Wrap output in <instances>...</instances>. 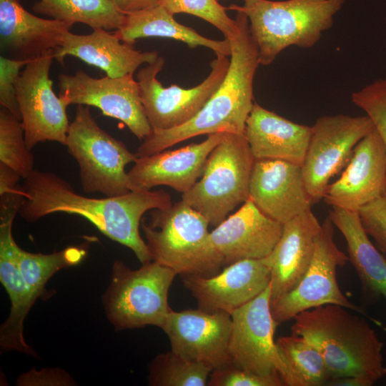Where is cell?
<instances>
[{"label":"cell","instance_id":"1","mask_svg":"<svg viewBox=\"0 0 386 386\" xmlns=\"http://www.w3.org/2000/svg\"><path fill=\"white\" fill-rule=\"evenodd\" d=\"M24 179V201L19 213L26 221L34 222L57 212L79 215L109 239L129 248L142 264L152 261L139 226L147 212L172 205L167 192L136 190L120 196L91 198L76 193L67 181L50 172L34 169Z\"/></svg>","mask_w":386,"mask_h":386},{"label":"cell","instance_id":"2","mask_svg":"<svg viewBox=\"0 0 386 386\" xmlns=\"http://www.w3.org/2000/svg\"><path fill=\"white\" fill-rule=\"evenodd\" d=\"M237 34L229 40L230 62L219 88L200 111L185 124L166 130H153L136 152L138 157L165 150L181 142L216 133L244 134L253 104V82L259 64L258 48L252 37L249 20L237 11Z\"/></svg>","mask_w":386,"mask_h":386},{"label":"cell","instance_id":"3","mask_svg":"<svg viewBox=\"0 0 386 386\" xmlns=\"http://www.w3.org/2000/svg\"><path fill=\"white\" fill-rule=\"evenodd\" d=\"M349 310L326 305L302 312L294 318L292 334L317 347L332 379L355 375L375 382L386 375L384 343L365 317Z\"/></svg>","mask_w":386,"mask_h":386},{"label":"cell","instance_id":"4","mask_svg":"<svg viewBox=\"0 0 386 386\" xmlns=\"http://www.w3.org/2000/svg\"><path fill=\"white\" fill-rule=\"evenodd\" d=\"M345 0H247L229 9L244 12L259 52V64H271L290 46L313 47L332 27Z\"/></svg>","mask_w":386,"mask_h":386},{"label":"cell","instance_id":"5","mask_svg":"<svg viewBox=\"0 0 386 386\" xmlns=\"http://www.w3.org/2000/svg\"><path fill=\"white\" fill-rule=\"evenodd\" d=\"M141 225L152 259L182 277H209L222 270L209 221L182 199L169 208L152 209L149 222Z\"/></svg>","mask_w":386,"mask_h":386},{"label":"cell","instance_id":"6","mask_svg":"<svg viewBox=\"0 0 386 386\" xmlns=\"http://www.w3.org/2000/svg\"><path fill=\"white\" fill-rule=\"evenodd\" d=\"M176 275L171 268L153 260L137 269L115 260L102 299L106 315L116 330L148 325L162 328L172 310L168 293Z\"/></svg>","mask_w":386,"mask_h":386},{"label":"cell","instance_id":"7","mask_svg":"<svg viewBox=\"0 0 386 386\" xmlns=\"http://www.w3.org/2000/svg\"><path fill=\"white\" fill-rule=\"evenodd\" d=\"M254 162L244 134L225 133L207 157L201 179L182 199L217 226L249 199Z\"/></svg>","mask_w":386,"mask_h":386},{"label":"cell","instance_id":"8","mask_svg":"<svg viewBox=\"0 0 386 386\" xmlns=\"http://www.w3.org/2000/svg\"><path fill=\"white\" fill-rule=\"evenodd\" d=\"M64 146L79 166L84 192L116 197L131 191L125 167L138 156L98 125L89 106L77 105Z\"/></svg>","mask_w":386,"mask_h":386},{"label":"cell","instance_id":"9","mask_svg":"<svg viewBox=\"0 0 386 386\" xmlns=\"http://www.w3.org/2000/svg\"><path fill=\"white\" fill-rule=\"evenodd\" d=\"M334 227L327 216L321 224L312 259L301 280L290 292L271 300L272 317L279 325L294 319L302 312L319 306L337 305L365 316L385 328L381 322L370 316L365 309L350 301L340 290L337 269L345 265L349 257L334 241Z\"/></svg>","mask_w":386,"mask_h":386},{"label":"cell","instance_id":"10","mask_svg":"<svg viewBox=\"0 0 386 386\" xmlns=\"http://www.w3.org/2000/svg\"><path fill=\"white\" fill-rule=\"evenodd\" d=\"M210 63L207 77L199 84L184 89L172 84L165 87L158 80L165 60L159 56L141 68L137 81L145 114L153 130H166L181 126L193 118L204 107L224 80L230 59L222 54Z\"/></svg>","mask_w":386,"mask_h":386},{"label":"cell","instance_id":"11","mask_svg":"<svg viewBox=\"0 0 386 386\" xmlns=\"http://www.w3.org/2000/svg\"><path fill=\"white\" fill-rule=\"evenodd\" d=\"M301 165L304 184L312 204L321 200L330 179L348 163L354 148L375 126L367 115L319 117Z\"/></svg>","mask_w":386,"mask_h":386},{"label":"cell","instance_id":"12","mask_svg":"<svg viewBox=\"0 0 386 386\" xmlns=\"http://www.w3.org/2000/svg\"><path fill=\"white\" fill-rule=\"evenodd\" d=\"M54 50L31 60L21 71L16 96L27 148L46 141L65 145L69 122L67 105L53 91L49 71Z\"/></svg>","mask_w":386,"mask_h":386},{"label":"cell","instance_id":"13","mask_svg":"<svg viewBox=\"0 0 386 386\" xmlns=\"http://www.w3.org/2000/svg\"><path fill=\"white\" fill-rule=\"evenodd\" d=\"M270 302L269 284L231 314L229 354L234 366L259 375H279L283 381L286 368L274 339L277 324Z\"/></svg>","mask_w":386,"mask_h":386},{"label":"cell","instance_id":"14","mask_svg":"<svg viewBox=\"0 0 386 386\" xmlns=\"http://www.w3.org/2000/svg\"><path fill=\"white\" fill-rule=\"evenodd\" d=\"M59 96L70 104L95 107L105 115L122 121L139 140L152 127L145 114L139 88L133 74L94 78L84 71L58 76Z\"/></svg>","mask_w":386,"mask_h":386},{"label":"cell","instance_id":"15","mask_svg":"<svg viewBox=\"0 0 386 386\" xmlns=\"http://www.w3.org/2000/svg\"><path fill=\"white\" fill-rule=\"evenodd\" d=\"M0 196V280L11 301L9 315L0 327L1 350H16L37 357L23 335L24 321L34 302L21 271L19 247L12 235L14 219L24 196L20 192Z\"/></svg>","mask_w":386,"mask_h":386},{"label":"cell","instance_id":"16","mask_svg":"<svg viewBox=\"0 0 386 386\" xmlns=\"http://www.w3.org/2000/svg\"><path fill=\"white\" fill-rule=\"evenodd\" d=\"M172 351L212 370L231 363L229 344L232 332L231 315L200 308L171 310L162 327Z\"/></svg>","mask_w":386,"mask_h":386},{"label":"cell","instance_id":"17","mask_svg":"<svg viewBox=\"0 0 386 386\" xmlns=\"http://www.w3.org/2000/svg\"><path fill=\"white\" fill-rule=\"evenodd\" d=\"M386 194V147L375 129L355 146L341 177L330 184L323 200L332 207L357 211Z\"/></svg>","mask_w":386,"mask_h":386},{"label":"cell","instance_id":"18","mask_svg":"<svg viewBox=\"0 0 386 386\" xmlns=\"http://www.w3.org/2000/svg\"><path fill=\"white\" fill-rule=\"evenodd\" d=\"M270 280L265 257L237 261L209 277H182L184 286L197 300L198 308L229 315L264 291Z\"/></svg>","mask_w":386,"mask_h":386},{"label":"cell","instance_id":"19","mask_svg":"<svg viewBox=\"0 0 386 386\" xmlns=\"http://www.w3.org/2000/svg\"><path fill=\"white\" fill-rule=\"evenodd\" d=\"M224 135L209 134L200 143L138 157L127 172L131 191H147L166 185L184 194L202 177L207 157Z\"/></svg>","mask_w":386,"mask_h":386},{"label":"cell","instance_id":"20","mask_svg":"<svg viewBox=\"0 0 386 386\" xmlns=\"http://www.w3.org/2000/svg\"><path fill=\"white\" fill-rule=\"evenodd\" d=\"M249 198L262 213L283 224L312 205L301 165L279 159H254Z\"/></svg>","mask_w":386,"mask_h":386},{"label":"cell","instance_id":"21","mask_svg":"<svg viewBox=\"0 0 386 386\" xmlns=\"http://www.w3.org/2000/svg\"><path fill=\"white\" fill-rule=\"evenodd\" d=\"M283 224L262 213L249 198L210 232L212 247L225 267L267 257L279 241Z\"/></svg>","mask_w":386,"mask_h":386},{"label":"cell","instance_id":"22","mask_svg":"<svg viewBox=\"0 0 386 386\" xmlns=\"http://www.w3.org/2000/svg\"><path fill=\"white\" fill-rule=\"evenodd\" d=\"M72 26L64 21L34 16L19 0H0L1 49L9 58L31 61L54 51Z\"/></svg>","mask_w":386,"mask_h":386},{"label":"cell","instance_id":"23","mask_svg":"<svg viewBox=\"0 0 386 386\" xmlns=\"http://www.w3.org/2000/svg\"><path fill=\"white\" fill-rule=\"evenodd\" d=\"M321 224L311 211L283 224L282 235L266 257L271 271V300L292 290L308 269Z\"/></svg>","mask_w":386,"mask_h":386},{"label":"cell","instance_id":"24","mask_svg":"<svg viewBox=\"0 0 386 386\" xmlns=\"http://www.w3.org/2000/svg\"><path fill=\"white\" fill-rule=\"evenodd\" d=\"M66 56L98 67L109 77L134 74L139 66L150 64L159 57L157 51L137 50L102 28L94 29L86 35L66 32L61 46L54 51V58L64 64Z\"/></svg>","mask_w":386,"mask_h":386},{"label":"cell","instance_id":"25","mask_svg":"<svg viewBox=\"0 0 386 386\" xmlns=\"http://www.w3.org/2000/svg\"><path fill=\"white\" fill-rule=\"evenodd\" d=\"M312 132L257 102L247 117L244 136L254 159H279L302 165Z\"/></svg>","mask_w":386,"mask_h":386},{"label":"cell","instance_id":"26","mask_svg":"<svg viewBox=\"0 0 386 386\" xmlns=\"http://www.w3.org/2000/svg\"><path fill=\"white\" fill-rule=\"evenodd\" d=\"M345 237L349 261L370 301L386 300V257L372 243L357 211L332 207L328 215Z\"/></svg>","mask_w":386,"mask_h":386},{"label":"cell","instance_id":"27","mask_svg":"<svg viewBox=\"0 0 386 386\" xmlns=\"http://www.w3.org/2000/svg\"><path fill=\"white\" fill-rule=\"evenodd\" d=\"M114 34L122 41L130 44L142 38H170L185 43L190 49L202 46L215 54L231 55L229 39L214 40L200 35L194 29L177 22L174 14L161 4L127 14L124 25Z\"/></svg>","mask_w":386,"mask_h":386},{"label":"cell","instance_id":"28","mask_svg":"<svg viewBox=\"0 0 386 386\" xmlns=\"http://www.w3.org/2000/svg\"><path fill=\"white\" fill-rule=\"evenodd\" d=\"M275 342L286 368L285 386L327 385L332 379L321 353L304 337L292 334Z\"/></svg>","mask_w":386,"mask_h":386},{"label":"cell","instance_id":"29","mask_svg":"<svg viewBox=\"0 0 386 386\" xmlns=\"http://www.w3.org/2000/svg\"><path fill=\"white\" fill-rule=\"evenodd\" d=\"M32 9L72 25L83 23L92 29L118 30L127 16L112 0H39Z\"/></svg>","mask_w":386,"mask_h":386},{"label":"cell","instance_id":"30","mask_svg":"<svg viewBox=\"0 0 386 386\" xmlns=\"http://www.w3.org/2000/svg\"><path fill=\"white\" fill-rule=\"evenodd\" d=\"M86 254L82 247H68L51 254L33 253L19 247V264L32 300L44 292V287L57 271L79 264Z\"/></svg>","mask_w":386,"mask_h":386},{"label":"cell","instance_id":"31","mask_svg":"<svg viewBox=\"0 0 386 386\" xmlns=\"http://www.w3.org/2000/svg\"><path fill=\"white\" fill-rule=\"evenodd\" d=\"M152 386H206L213 370L205 364L187 360L175 352L159 354L149 367Z\"/></svg>","mask_w":386,"mask_h":386},{"label":"cell","instance_id":"32","mask_svg":"<svg viewBox=\"0 0 386 386\" xmlns=\"http://www.w3.org/2000/svg\"><path fill=\"white\" fill-rule=\"evenodd\" d=\"M26 144L21 121L8 109L0 111V162L21 178L28 177L34 169V156Z\"/></svg>","mask_w":386,"mask_h":386},{"label":"cell","instance_id":"33","mask_svg":"<svg viewBox=\"0 0 386 386\" xmlns=\"http://www.w3.org/2000/svg\"><path fill=\"white\" fill-rule=\"evenodd\" d=\"M172 14L185 13L199 17L217 28L227 39H232L238 31L236 19L227 14V8L217 0H159Z\"/></svg>","mask_w":386,"mask_h":386},{"label":"cell","instance_id":"34","mask_svg":"<svg viewBox=\"0 0 386 386\" xmlns=\"http://www.w3.org/2000/svg\"><path fill=\"white\" fill-rule=\"evenodd\" d=\"M351 100L370 117L386 147V79H379L353 92Z\"/></svg>","mask_w":386,"mask_h":386},{"label":"cell","instance_id":"35","mask_svg":"<svg viewBox=\"0 0 386 386\" xmlns=\"http://www.w3.org/2000/svg\"><path fill=\"white\" fill-rule=\"evenodd\" d=\"M208 386H284L279 375L263 376L239 368L232 363L214 369Z\"/></svg>","mask_w":386,"mask_h":386},{"label":"cell","instance_id":"36","mask_svg":"<svg viewBox=\"0 0 386 386\" xmlns=\"http://www.w3.org/2000/svg\"><path fill=\"white\" fill-rule=\"evenodd\" d=\"M30 61L0 56V104L21 121L16 96V83L21 69Z\"/></svg>","mask_w":386,"mask_h":386},{"label":"cell","instance_id":"37","mask_svg":"<svg viewBox=\"0 0 386 386\" xmlns=\"http://www.w3.org/2000/svg\"><path fill=\"white\" fill-rule=\"evenodd\" d=\"M358 213L365 232L386 256V194L362 207Z\"/></svg>","mask_w":386,"mask_h":386},{"label":"cell","instance_id":"38","mask_svg":"<svg viewBox=\"0 0 386 386\" xmlns=\"http://www.w3.org/2000/svg\"><path fill=\"white\" fill-rule=\"evenodd\" d=\"M74 381L65 371L57 368L35 370L34 368L21 375L17 385H74Z\"/></svg>","mask_w":386,"mask_h":386},{"label":"cell","instance_id":"39","mask_svg":"<svg viewBox=\"0 0 386 386\" xmlns=\"http://www.w3.org/2000/svg\"><path fill=\"white\" fill-rule=\"evenodd\" d=\"M21 178L13 169L0 162V195L21 190L18 182Z\"/></svg>","mask_w":386,"mask_h":386},{"label":"cell","instance_id":"40","mask_svg":"<svg viewBox=\"0 0 386 386\" xmlns=\"http://www.w3.org/2000/svg\"><path fill=\"white\" fill-rule=\"evenodd\" d=\"M124 14H127L149 9L159 4V0H112Z\"/></svg>","mask_w":386,"mask_h":386},{"label":"cell","instance_id":"41","mask_svg":"<svg viewBox=\"0 0 386 386\" xmlns=\"http://www.w3.org/2000/svg\"><path fill=\"white\" fill-rule=\"evenodd\" d=\"M375 384L362 376H347L330 380L326 386H372Z\"/></svg>","mask_w":386,"mask_h":386},{"label":"cell","instance_id":"42","mask_svg":"<svg viewBox=\"0 0 386 386\" xmlns=\"http://www.w3.org/2000/svg\"><path fill=\"white\" fill-rule=\"evenodd\" d=\"M243 1H247V0H243Z\"/></svg>","mask_w":386,"mask_h":386}]
</instances>
